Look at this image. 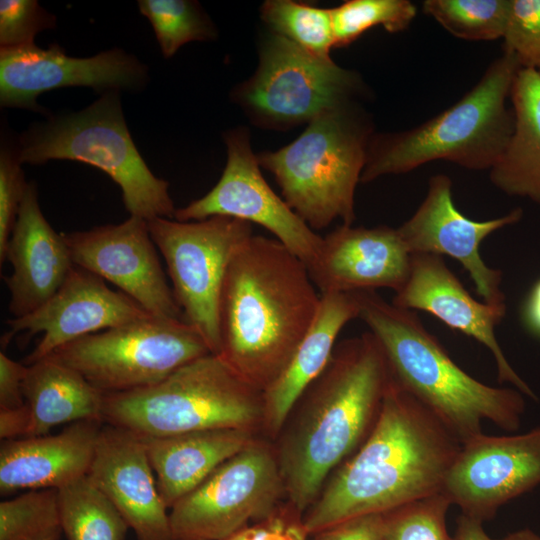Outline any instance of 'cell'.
<instances>
[{
  "label": "cell",
  "instance_id": "obj_20",
  "mask_svg": "<svg viewBox=\"0 0 540 540\" xmlns=\"http://www.w3.org/2000/svg\"><path fill=\"white\" fill-rule=\"evenodd\" d=\"M411 257L397 228L341 224L323 237L316 259L307 269L320 294L378 288L396 292L408 277Z\"/></svg>",
  "mask_w": 540,
  "mask_h": 540
},
{
  "label": "cell",
  "instance_id": "obj_26",
  "mask_svg": "<svg viewBox=\"0 0 540 540\" xmlns=\"http://www.w3.org/2000/svg\"><path fill=\"white\" fill-rule=\"evenodd\" d=\"M27 366L23 382L29 415L27 437L46 435L64 423L84 420L103 422L104 393L79 372L52 356Z\"/></svg>",
  "mask_w": 540,
  "mask_h": 540
},
{
  "label": "cell",
  "instance_id": "obj_35",
  "mask_svg": "<svg viewBox=\"0 0 540 540\" xmlns=\"http://www.w3.org/2000/svg\"><path fill=\"white\" fill-rule=\"evenodd\" d=\"M503 52L540 75V0H512Z\"/></svg>",
  "mask_w": 540,
  "mask_h": 540
},
{
  "label": "cell",
  "instance_id": "obj_37",
  "mask_svg": "<svg viewBox=\"0 0 540 540\" xmlns=\"http://www.w3.org/2000/svg\"><path fill=\"white\" fill-rule=\"evenodd\" d=\"M56 16L36 0L0 1V48L35 44V36L56 27Z\"/></svg>",
  "mask_w": 540,
  "mask_h": 540
},
{
  "label": "cell",
  "instance_id": "obj_42",
  "mask_svg": "<svg viewBox=\"0 0 540 540\" xmlns=\"http://www.w3.org/2000/svg\"><path fill=\"white\" fill-rule=\"evenodd\" d=\"M481 521L461 515L457 521V529L453 540H493L484 531Z\"/></svg>",
  "mask_w": 540,
  "mask_h": 540
},
{
  "label": "cell",
  "instance_id": "obj_11",
  "mask_svg": "<svg viewBox=\"0 0 540 540\" xmlns=\"http://www.w3.org/2000/svg\"><path fill=\"white\" fill-rule=\"evenodd\" d=\"M284 499L274 444L258 436L171 508L174 540H227L270 518Z\"/></svg>",
  "mask_w": 540,
  "mask_h": 540
},
{
  "label": "cell",
  "instance_id": "obj_4",
  "mask_svg": "<svg viewBox=\"0 0 540 540\" xmlns=\"http://www.w3.org/2000/svg\"><path fill=\"white\" fill-rule=\"evenodd\" d=\"M362 319L380 344L392 377L430 409L464 444L487 420L516 431L525 410L517 389L486 385L461 369L414 311L375 291L358 292Z\"/></svg>",
  "mask_w": 540,
  "mask_h": 540
},
{
  "label": "cell",
  "instance_id": "obj_24",
  "mask_svg": "<svg viewBox=\"0 0 540 540\" xmlns=\"http://www.w3.org/2000/svg\"><path fill=\"white\" fill-rule=\"evenodd\" d=\"M359 314L358 292L321 293L311 326L284 371L263 392V437L275 440L292 407L330 361L338 334Z\"/></svg>",
  "mask_w": 540,
  "mask_h": 540
},
{
  "label": "cell",
  "instance_id": "obj_18",
  "mask_svg": "<svg viewBox=\"0 0 540 540\" xmlns=\"http://www.w3.org/2000/svg\"><path fill=\"white\" fill-rule=\"evenodd\" d=\"M123 292L110 289L101 277L74 266L58 291L34 312L7 320L8 342L16 333L42 338L25 359L30 365L83 336L149 316Z\"/></svg>",
  "mask_w": 540,
  "mask_h": 540
},
{
  "label": "cell",
  "instance_id": "obj_34",
  "mask_svg": "<svg viewBox=\"0 0 540 540\" xmlns=\"http://www.w3.org/2000/svg\"><path fill=\"white\" fill-rule=\"evenodd\" d=\"M451 504L439 492L383 514V540H453L446 528Z\"/></svg>",
  "mask_w": 540,
  "mask_h": 540
},
{
  "label": "cell",
  "instance_id": "obj_19",
  "mask_svg": "<svg viewBox=\"0 0 540 540\" xmlns=\"http://www.w3.org/2000/svg\"><path fill=\"white\" fill-rule=\"evenodd\" d=\"M392 304L411 311H425L452 330L483 344L493 355L499 382L511 383L521 393L537 399L508 362L495 335V328L505 317L506 304L474 299L442 256L412 254L408 277L395 292Z\"/></svg>",
  "mask_w": 540,
  "mask_h": 540
},
{
  "label": "cell",
  "instance_id": "obj_6",
  "mask_svg": "<svg viewBox=\"0 0 540 540\" xmlns=\"http://www.w3.org/2000/svg\"><path fill=\"white\" fill-rule=\"evenodd\" d=\"M374 133L371 117L360 101H353L320 114L294 141L257 159L311 229L335 220L352 225L355 190Z\"/></svg>",
  "mask_w": 540,
  "mask_h": 540
},
{
  "label": "cell",
  "instance_id": "obj_22",
  "mask_svg": "<svg viewBox=\"0 0 540 540\" xmlns=\"http://www.w3.org/2000/svg\"><path fill=\"white\" fill-rule=\"evenodd\" d=\"M5 261L12 273L4 278L12 318L28 315L45 304L75 266L62 233L43 215L34 181L29 182L10 236Z\"/></svg>",
  "mask_w": 540,
  "mask_h": 540
},
{
  "label": "cell",
  "instance_id": "obj_23",
  "mask_svg": "<svg viewBox=\"0 0 540 540\" xmlns=\"http://www.w3.org/2000/svg\"><path fill=\"white\" fill-rule=\"evenodd\" d=\"M101 421L69 424L55 435L4 440L0 448V493L59 489L88 475Z\"/></svg>",
  "mask_w": 540,
  "mask_h": 540
},
{
  "label": "cell",
  "instance_id": "obj_10",
  "mask_svg": "<svg viewBox=\"0 0 540 540\" xmlns=\"http://www.w3.org/2000/svg\"><path fill=\"white\" fill-rule=\"evenodd\" d=\"M210 353L202 334L187 321L149 315L78 338L49 356L107 394L155 385Z\"/></svg>",
  "mask_w": 540,
  "mask_h": 540
},
{
  "label": "cell",
  "instance_id": "obj_21",
  "mask_svg": "<svg viewBox=\"0 0 540 540\" xmlns=\"http://www.w3.org/2000/svg\"><path fill=\"white\" fill-rule=\"evenodd\" d=\"M87 476L116 507L137 540H174L168 508L139 435L103 426Z\"/></svg>",
  "mask_w": 540,
  "mask_h": 540
},
{
  "label": "cell",
  "instance_id": "obj_27",
  "mask_svg": "<svg viewBox=\"0 0 540 540\" xmlns=\"http://www.w3.org/2000/svg\"><path fill=\"white\" fill-rule=\"evenodd\" d=\"M510 100L513 132L504 152L489 170L490 181L503 193L540 206V75L520 68Z\"/></svg>",
  "mask_w": 540,
  "mask_h": 540
},
{
  "label": "cell",
  "instance_id": "obj_1",
  "mask_svg": "<svg viewBox=\"0 0 540 540\" xmlns=\"http://www.w3.org/2000/svg\"><path fill=\"white\" fill-rule=\"evenodd\" d=\"M453 432L391 375L371 433L327 479L302 516L308 535L385 514L442 491L461 449Z\"/></svg>",
  "mask_w": 540,
  "mask_h": 540
},
{
  "label": "cell",
  "instance_id": "obj_38",
  "mask_svg": "<svg viewBox=\"0 0 540 540\" xmlns=\"http://www.w3.org/2000/svg\"><path fill=\"white\" fill-rule=\"evenodd\" d=\"M302 515L287 501L270 518L246 527L227 540H305Z\"/></svg>",
  "mask_w": 540,
  "mask_h": 540
},
{
  "label": "cell",
  "instance_id": "obj_32",
  "mask_svg": "<svg viewBox=\"0 0 540 540\" xmlns=\"http://www.w3.org/2000/svg\"><path fill=\"white\" fill-rule=\"evenodd\" d=\"M58 489L26 491L0 503V540H59Z\"/></svg>",
  "mask_w": 540,
  "mask_h": 540
},
{
  "label": "cell",
  "instance_id": "obj_16",
  "mask_svg": "<svg viewBox=\"0 0 540 540\" xmlns=\"http://www.w3.org/2000/svg\"><path fill=\"white\" fill-rule=\"evenodd\" d=\"M540 484V428L511 436L481 434L462 444L442 487L462 514L481 522Z\"/></svg>",
  "mask_w": 540,
  "mask_h": 540
},
{
  "label": "cell",
  "instance_id": "obj_39",
  "mask_svg": "<svg viewBox=\"0 0 540 540\" xmlns=\"http://www.w3.org/2000/svg\"><path fill=\"white\" fill-rule=\"evenodd\" d=\"M383 514L355 517L314 534L313 540H383Z\"/></svg>",
  "mask_w": 540,
  "mask_h": 540
},
{
  "label": "cell",
  "instance_id": "obj_25",
  "mask_svg": "<svg viewBox=\"0 0 540 540\" xmlns=\"http://www.w3.org/2000/svg\"><path fill=\"white\" fill-rule=\"evenodd\" d=\"M258 436L262 435L242 429H209L165 437H140L159 494L171 509Z\"/></svg>",
  "mask_w": 540,
  "mask_h": 540
},
{
  "label": "cell",
  "instance_id": "obj_2",
  "mask_svg": "<svg viewBox=\"0 0 540 540\" xmlns=\"http://www.w3.org/2000/svg\"><path fill=\"white\" fill-rule=\"evenodd\" d=\"M391 371L369 331L340 342L273 442L286 501L303 516L330 475L364 443L378 419Z\"/></svg>",
  "mask_w": 540,
  "mask_h": 540
},
{
  "label": "cell",
  "instance_id": "obj_33",
  "mask_svg": "<svg viewBox=\"0 0 540 540\" xmlns=\"http://www.w3.org/2000/svg\"><path fill=\"white\" fill-rule=\"evenodd\" d=\"M334 46L346 47L364 32L382 26L390 33L406 30L417 15L409 0H348L331 8Z\"/></svg>",
  "mask_w": 540,
  "mask_h": 540
},
{
  "label": "cell",
  "instance_id": "obj_7",
  "mask_svg": "<svg viewBox=\"0 0 540 540\" xmlns=\"http://www.w3.org/2000/svg\"><path fill=\"white\" fill-rule=\"evenodd\" d=\"M102 421L144 437L209 429L262 435L264 397L223 358L210 353L155 385L104 394Z\"/></svg>",
  "mask_w": 540,
  "mask_h": 540
},
{
  "label": "cell",
  "instance_id": "obj_3",
  "mask_svg": "<svg viewBox=\"0 0 540 540\" xmlns=\"http://www.w3.org/2000/svg\"><path fill=\"white\" fill-rule=\"evenodd\" d=\"M306 265L273 238L251 235L227 267L218 306L220 351L264 392L281 375L319 307Z\"/></svg>",
  "mask_w": 540,
  "mask_h": 540
},
{
  "label": "cell",
  "instance_id": "obj_13",
  "mask_svg": "<svg viewBox=\"0 0 540 540\" xmlns=\"http://www.w3.org/2000/svg\"><path fill=\"white\" fill-rule=\"evenodd\" d=\"M223 140L227 161L219 181L201 198L176 209L174 219L198 221L224 216L256 223L270 231L308 268L318 255L323 237L266 182L252 150L247 127L224 132Z\"/></svg>",
  "mask_w": 540,
  "mask_h": 540
},
{
  "label": "cell",
  "instance_id": "obj_29",
  "mask_svg": "<svg viewBox=\"0 0 540 540\" xmlns=\"http://www.w3.org/2000/svg\"><path fill=\"white\" fill-rule=\"evenodd\" d=\"M260 17L268 32L319 57L330 58L334 46L331 9L293 0H267Z\"/></svg>",
  "mask_w": 540,
  "mask_h": 540
},
{
  "label": "cell",
  "instance_id": "obj_17",
  "mask_svg": "<svg viewBox=\"0 0 540 540\" xmlns=\"http://www.w3.org/2000/svg\"><path fill=\"white\" fill-rule=\"evenodd\" d=\"M515 208L504 216L477 221L460 212L452 198V181L444 174L432 176L422 203L397 228L411 254L447 255L468 272L482 301L506 304L500 289L501 270L489 267L480 255L482 241L493 232L521 220Z\"/></svg>",
  "mask_w": 540,
  "mask_h": 540
},
{
  "label": "cell",
  "instance_id": "obj_43",
  "mask_svg": "<svg viewBox=\"0 0 540 540\" xmlns=\"http://www.w3.org/2000/svg\"><path fill=\"white\" fill-rule=\"evenodd\" d=\"M499 540H540V536L530 529H523L507 535Z\"/></svg>",
  "mask_w": 540,
  "mask_h": 540
},
{
  "label": "cell",
  "instance_id": "obj_36",
  "mask_svg": "<svg viewBox=\"0 0 540 540\" xmlns=\"http://www.w3.org/2000/svg\"><path fill=\"white\" fill-rule=\"evenodd\" d=\"M16 139L1 140L0 148V263L5 262L10 236L25 195V180Z\"/></svg>",
  "mask_w": 540,
  "mask_h": 540
},
{
  "label": "cell",
  "instance_id": "obj_40",
  "mask_svg": "<svg viewBox=\"0 0 540 540\" xmlns=\"http://www.w3.org/2000/svg\"><path fill=\"white\" fill-rule=\"evenodd\" d=\"M27 367L0 352V410L25 407L23 382Z\"/></svg>",
  "mask_w": 540,
  "mask_h": 540
},
{
  "label": "cell",
  "instance_id": "obj_5",
  "mask_svg": "<svg viewBox=\"0 0 540 540\" xmlns=\"http://www.w3.org/2000/svg\"><path fill=\"white\" fill-rule=\"evenodd\" d=\"M520 66L507 52L494 59L480 80L456 103L411 129L374 133L360 182L409 173L444 160L469 170H490L514 127L507 106Z\"/></svg>",
  "mask_w": 540,
  "mask_h": 540
},
{
  "label": "cell",
  "instance_id": "obj_30",
  "mask_svg": "<svg viewBox=\"0 0 540 540\" xmlns=\"http://www.w3.org/2000/svg\"><path fill=\"white\" fill-rule=\"evenodd\" d=\"M512 0H425L423 12L454 37L492 41L504 37Z\"/></svg>",
  "mask_w": 540,
  "mask_h": 540
},
{
  "label": "cell",
  "instance_id": "obj_8",
  "mask_svg": "<svg viewBox=\"0 0 540 540\" xmlns=\"http://www.w3.org/2000/svg\"><path fill=\"white\" fill-rule=\"evenodd\" d=\"M22 164L70 160L106 173L122 191L130 216L174 219L169 183L153 174L129 132L120 92L110 91L76 112L47 116L16 139Z\"/></svg>",
  "mask_w": 540,
  "mask_h": 540
},
{
  "label": "cell",
  "instance_id": "obj_28",
  "mask_svg": "<svg viewBox=\"0 0 540 540\" xmlns=\"http://www.w3.org/2000/svg\"><path fill=\"white\" fill-rule=\"evenodd\" d=\"M58 502L68 540H125L127 522L88 476L59 488Z\"/></svg>",
  "mask_w": 540,
  "mask_h": 540
},
{
  "label": "cell",
  "instance_id": "obj_31",
  "mask_svg": "<svg viewBox=\"0 0 540 540\" xmlns=\"http://www.w3.org/2000/svg\"><path fill=\"white\" fill-rule=\"evenodd\" d=\"M138 8L149 20L167 59L189 42L211 41L218 35L213 21L197 1L139 0Z\"/></svg>",
  "mask_w": 540,
  "mask_h": 540
},
{
  "label": "cell",
  "instance_id": "obj_14",
  "mask_svg": "<svg viewBox=\"0 0 540 540\" xmlns=\"http://www.w3.org/2000/svg\"><path fill=\"white\" fill-rule=\"evenodd\" d=\"M148 67L136 56L112 48L90 57H72L58 44L0 48V105L46 113L39 95L64 87H88L101 94L140 92Z\"/></svg>",
  "mask_w": 540,
  "mask_h": 540
},
{
  "label": "cell",
  "instance_id": "obj_41",
  "mask_svg": "<svg viewBox=\"0 0 540 540\" xmlns=\"http://www.w3.org/2000/svg\"><path fill=\"white\" fill-rule=\"evenodd\" d=\"M521 316L526 329L540 338V279L530 289L524 301Z\"/></svg>",
  "mask_w": 540,
  "mask_h": 540
},
{
  "label": "cell",
  "instance_id": "obj_15",
  "mask_svg": "<svg viewBox=\"0 0 540 540\" xmlns=\"http://www.w3.org/2000/svg\"><path fill=\"white\" fill-rule=\"evenodd\" d=\"M62 235L75 266L110 281L151 316L185 320L146 220L130 216L119 224Z\"/></svg>",
  "mask_w": 540,
  "mask_h": 540
},
{
  "label": "cell",
  "instance_id": "obj_12",
  "mask_svg": "<svg viewBox=\"0 0 540 540\" xmlns=\"http://www.w3.org/2000/svg\"><path fill=\"white\" fill-rule=\"evenodd\" d=\"M165 259L173 294L185 321L219 355L218 306L223 280L236 249L252 234L251 223L224 216L198 221L157 217L147 221Z\"/></svg>",
  "mask_w": 540,
  "mask_h": 540
},
{
  "label": "cell",
  "instance_id": "obj_9",
  "mask_svg": "<svg viewBox=\"0 0 540 540\" xmlns=\"http://www.w3.org/2000/svg\"><path fill=\"white\" fill-rule=\"evenodd\" d=\"M258 56L253 75L237 84L230 98L260 128L289 130L366 95L354 70L271 32L261 38Z\"/></svg>",
  "mask_w": 540,
  "mask_h": 540
}]
</instances>
